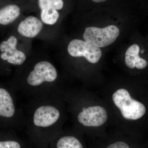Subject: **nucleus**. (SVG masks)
I'll return each mask as SVG.
<instances>
[{
    "label": "nucleus",
    "instance_id": "nucleus-1",
    "mask_svg": "<svg viewBox=\"0 0 148 148\" xmlns=\"http://www.w3.org/2000/svg\"><path fill=\"white\" fill-rule=\"evenodd\" d=\"M57 96L36 98L27 122L29 143L34 148H47L61 134L59 124L61 112Z\"/></svg>",
    "mask_w": 148,
    "mask_h": 148
},
{
    "label": "nucleus",
    "instance_id": "nucleus-2",
    "mask_svg": "<svg viewBox=\"0 0 148 148\" xmlns=\"http://www.w3.org/2000/svg\"><path fill=\"white\" fill-rule=\"evenodd\" d=\"M58 77L55 67L47 61L37 63L27 76L26 82L28 88L26 93L36 98H45L43 87L45 84L55 82Z\"/></svg>",
    "mask_w": 148,
    "mask_h": 148
},
{
    "label": "nucleus",
    "instance_id": "nucleus-3",
    "mask_svg": "<svg viewBox=\"0 0 148 148\" xmlns=\"http://www.w3.org/2000/svg\"><path fill=\"white\" fill-rule=\"evenodd\" d=\"M112 100L119 109L122 116L128 121H136L144 116L146 109L144 104L132 98L129 91L122 88L113 93Z\"/></svg>",
    "mask_w": 148,
    "mask_h": 148
},
{
    "label": "nucleus",
    "instance_id": "nucleus-4",
    "mask_svg": "<svg viewBox=\"0 0 148 148\" xmlns=\"http://www.w3.org/2000/svg\"><path fill=\"white\" fill-rule=\"evenodd\" d=\"M119 34V29L115 25H110L103 28L88 27L85 29L83 38L97 47L103 48L113 43Z\"/></svg>",
    "mask_w": 148,
    "mask_h": 148
},
{
    "label": "nucleus",
    "instance_id": "nucleus-5",
    "mask_svg": "<svg viewBox=\"0 0 148 148\" xmlns=\"http://www.w3.org/2000/svg\"><path fill=\"white\" fill-rule=\"evenodd\" d=\"M67 49L72 57H84L92 64L98 63L102 56L100 48L81 40H72L69 42Z\"/></svg>",
    "mask_w": 148,
    "mask_h": 148
},
{
    "label": "nucleus",
    "instance_id": "nucleus-6",
    "mask_svg": "<svg viewBox=\"0 0 148 148\" xmlns=\"http://www.w3.org/2000/svg\"><path fill=\"white\" fill-rule=\"evenodd\" d=\"M80 125L86 127H97L106 123L108 119V113L101 106H91L82 108L76 116Z\"/></svg>",
    "mask_w": 148,
    "mask_h": 148
},
{
    "label": "nucleus",
    "instance_id": "nucleus-7",
    "mask_svg": "<svg viewBox=\"0 0 148 148\" xmlns=\"http://www.w3.org/2000/svg\"><path fill=\"white\" fill-rule=\"evenodd\" d=\"M17 44V38L13 36L2 42L0 44V58L14 66H20L24 64L26 56L24 52L18 50Z\"/></svg>",
    "mask_w": 148,
    "mask_h": 148
},
{
    "label": "nucleus",
    "instance_id": "nucleus-8",
    "mask_svg": "<svg viewBox=\"0 0 148 148\" xmlns=\"http://www.w3.org/2000/svg\"><path fill=\"white\" fill-rule=\"evenodd\" d=\"M40 9V17L42 21L47 25H53L58 21L60 10L64 6L62 0H38Z\"/></svg>",
    "mask_w": 148,
    "mask_h": 148
},
{
    "label": "nucleus",
    "instance_id": "nucleus-9",
    "mask_svg": "<svg viewBox=\"0 0 148 148\" xmlns=\"http://www.w3.org/2000/svg\"><path fill=\"white\" fill-rule=\"evenodd\" d=\"M42 28V21L35 16H29L19 23L17 32L23 36L34 38L40 34Z\"/></svg>",
    "mask_w": 148,
    "mask_h": 148
},
{
    "label": "nucleus",
    "instance_id": "nucleus-10",
    "mask_svg": "<svg viewBox=\"0 0 148 148\" xmlns=\"http://www.w3.org/2000/svg\"><path fill=\"white\" fill-rule=\"evenodd\" d=\"M140 51V47L136 44L130 45L127 48L125 55V63L129 69L136 68L139 70H143L147 66V61L139 56Z\"/></svg>",
    "mask_w": 148,
    "mask_h": 148
},
{
    "label": "nucleus",
    "instance_id": "nucleus-11",
    "mask_svg": "<svg viewBox=\"0 0 148 148\" xmlns=\"http://www.w3.org/2000/svg\"><path fill=\"white\" fill-rule=\"evenodd\" d=\"M15 113L16 108L13 98L6 89L0 88V116L11 118Z\"/></svg>",
    "mask_w": 148,
    "mask_h": 148
},
{
    "label": "nucleus",
    "instance_id": "nucleus-12",
    "mask_svg": "<svg viewBox=\"0 0 148 148\" xmlns=\"http://www.w3.org/2000/svg\"><path fill=\"white\" fill-rule=\"evenodd\" d=\"M47 148H84L82 143L73 135H59L51 142Z\"/></svg>",
    "mask_w": 148,
    "mask_h": 148
},
{
    "label": "nucleus",
    "instance_id": "nucleus-13",
    "mask_svg": "<svg viewBox=\"0 0 148 148\" xmlns=\"http://www.w3.org/2000/svg\"><path fill=\"white\" fill-rule=\"evenodd\" d=\"M20 14V8L16 5H8L3 7L0 9V25L5 26L12 24Z\"/></svg>",
    "mask_w": 148,
    "mask_h": 148
},
{
    "label": "nucleus",
    "instance_id": "nucleus-14",
    "mask_svg": "<svg viewBox=\"0 0 148 148\" xmlns=\"http://www.w3.org/2000/svg\"><path fill=\"white\" fill-rule=\"evenodd\" d=\"M29 143L18 138H11L0 140V148H31Z\"/></svg>",
    "mask_w": 148,
    "mask_h": 148
},
{
    "label": "nucleus",
    "instance_id": "nucleus-15",
    "mask_svg": "<svg viewBox=\"0 0 148 148\" xmlns=\"http://www.w3.org/2000/svg\"><path fill=\"white\" fill-rule=\"evenodd\" d=\"M106 148H130L126 143L123 142H117L113 143Z\"/></svg>",
    "mask_w": 148,
    "mask_h": 148
},
{
    "label": "nucleus",
    "instance_id": "nucleus-16",
    "mask_svg": "<svg viewBox=\"0 0 148 148\" xmlns=\"http://www.w3.org/2000/svg\"><path fill=\"white\" fill-rule=\"evenodd\" d=\"M92 1L95 3H101L107 0H92Z\"/></svg>",
    "mask_w": 148,
    "mask_h": 148
},
{
    "label": "nucleus",
    "instance_id": "nucleus-17",
    "mask_svg": "<svg viewBox=\"0 0 148 148\" xmlns=\"http://www.w3.org/2000/svg\"><path fill=\"white\" fill-rule=\"evenodd\" d=\"M144 51H145V50H144V49L141 50V52H142V53H144Z\"/></svg>",
    "mask_w": 148,
    "mask_h": 148
}]
</instances>
